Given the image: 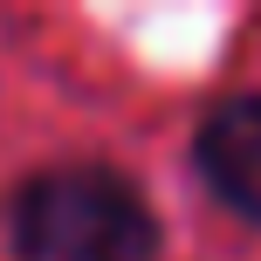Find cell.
<instances>
[{"instance_id":"cell-1","label":"cell","mask_w":261,"mask_h":261,"mask_svg":"<svg viewBox=\"0 0 261 261\" xmlns=\"http://www.w3.org/2000/svg\"><path fill=\"white\" fill-rule=\"evenodd\" d=\"M7 248L14 261H158L165 234L130 172L62 158L7 193Z\"/></svg>"},{"instance_id":"cell-2","label":"cell","mask_w":261,"mask_h":261,"mask_svg":"<svg viewBox=\"0 0 261 261\" xmlns=\"http://www.w3.org/2000/svg\"><path fill=\"white\" fill-rule=\"evenodd\" d=\"M193 172L227 213L261 227V90H234L199 117Z\"/></svg>"}]
</instances>
